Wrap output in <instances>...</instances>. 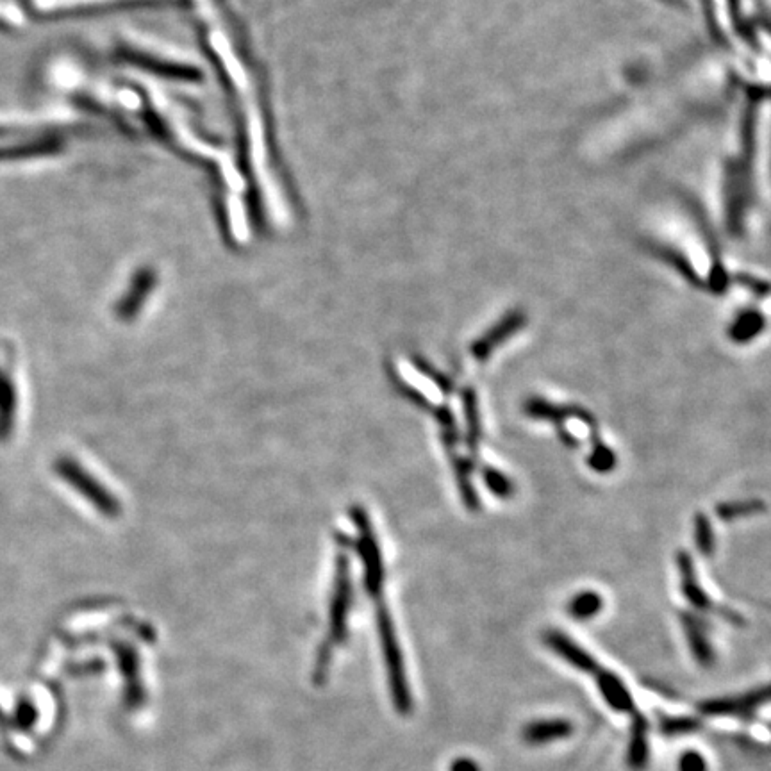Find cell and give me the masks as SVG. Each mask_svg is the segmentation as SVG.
Here are the masks:
<instances>
[{"label": "cell", "mask_w": 771, "mask_h": 771, "mask_svg": "<svg viewBox=\"0 0 771 771\" xmlns=\"http://www.w3.org/2000/svg\"><path fill=\"white\" fill-rule=\"evenodd\" d=\"M54 470L63 481L70 484L79 495H83L97 511L108 516V518H117L122 513V507L117 497H113L102 484H100L92 473L86 472L83 466L79 465L72 457H59L54 463Z\"/></svg>", "instance_id": "obj_1"}, {"label": "cell", "mask_w": 771, "mask_h": 771, "mask_svg": "<svg viewBox=\"0 0 771 771\" xmlns=\"http://www.w3.org/2000/svg\"><path fill=\"white\" fill-rule=\"evenodd\" d=\"M771 688L761 689V691H752L745 697L725 698V700H713L702 705V711L705 714H716V716H729V714H741L752 711L757 705L770 702Z\"/></svg>", "instance_id": "obj_2"}, {"label": "cell", "mask_w": 771, "mask_h": 771, "mask_svg": "<svg viewBox=\"0 0 771 771\" xmlns=\"http://www.w3.org/2000/svg\"><path fill=\"white\" fill-rule=\"evenodd\" d=\"M17 388L2 368H0V441L8 440L17 420Z\"/></svg>", "instance_id": "obj_3"}, {"label": "cell", "mask_w": 771, "mask_h": 771, "mask_svg": "<svg viewBox=\"0 0 771 771\" xmlns=\"http://www.w3.org/2000/svg\"><path fill=\"white\" fill-rule=\"evenodd\" d=\"M547 645L552 650H556L557 654L563 655V659L573 664L575 668H579L581 672L591 673L597 670V663L593 661V657L586 650H582L577 643H573L572 639L566 638L564 634L550 632L547 636Z\"/></svg>", "instance_id": "obj_4"}, {"label": "cell", "mask_w": 771, "mask_h": 771, "mask_svg": "<svg viewBox=\"0 0 771 771\" xmlns=\"http://www.w3.org/2000/svg\"><path fill=\"white\" fill-rule=\"evenodd\" d=\"M598 689L602 691L607 704L611 705L616 711L631 713L632 709H634L631 691L623 684V680L618 679L613 673H598Z\"/></svg>", "instance_id": "obj_5"}, {"label": "cell", "mask_w": 771, "mask_h": 771, "mask_svg": "<svg viewBox=\"0 0 771 771\" xmlns=\"http://www.w3.org/2000/svg\"><path fill=\"white\" fill-rule=\"evenodd\" d=\"M572 730V725L566 720H539L525 727L523 739L531 745H545L570 736Z\"/></svg>", "instance_id": "obj_6"}, {"label": "cell", "mask_w": 771, "mask_h": 771, "mask_svg": "<svg viewBox=\"0 0 771 771\" xmlns=\"http://www.w3.org/2000/svg\"><path fill=\"white\" fill-rule=\"evenodd\" d=\"M150 286H152V279L149 274H140L133 282V288L131 291H127L124 299L120 300V304L117 307L118 318L122 320H133L136 313L140 311L143 300L149 293Z\"/></svg>", "instance_id": "obj_7"}, {"label": "cell", "mask_w": 771, "mask_h": 771, "mask_svg": "<svg viewBox=\"0 0 771 771\" xmlns=\"http://www.w3.org/2000/svg\"><path fill=\"white\" fill-rule=\"evenodd\" d=\"M648 727L643 716H634L632 722L631 741H629V764L634 770H639L647 764L648 759Z\"/></svg>", "instance_id": "obj_8"}, {"label": "cell", "mask_w": 771, "mask_h": 771, "mask_svg": "<svg viewBox=\"0 0 771 771\" xmlns=\"http://www.w3.org/2000/svg\"><path fill=\"white\" fill-rule=\"evenodd\" d=\"M600 609H602V598L598 597L597 593H582L579 597L573 598L570 604V613L579 620L595 616Z\"/></svg>", "instance_id": "obj_9"}, {"label": "cell", "mask_w": 771, "mask_h": 771, "mask_svg": "<svg viewBox=\"0 0 771 771\" xmlns=\"http://www.w3.org/2000/svg\"><path fill=\"white\" fill-rule=\"evenodd\" d=\"M688 634L689 641H691V648H693V652L697 655L698 661H700V663H709V661H711V652H709V647L705 645L704 636H702L697 627H693L691 623H688Z\"/></svg>", "instance_id": "obj_10"}, {"label": "cell", "mask_w": 771, "mask_h": 771, "mask_svg": "<svg viewBox=\"0 0 771 771\" xmlns=\"http://www.w3.org/2000/svg\"><path fill=\"white\" fill-rule=\"evenodd\" d=\"M697 727V720H693V718H666L663 722V730L666 734L693 732Z\"/></svg>", "instance_id": "obj_11"}, {"label": "cell", "mask_w": 771, "mask_h": 771, "mask_svg": "<svg viewBox=\"0 0 771 771\" xmlns=\"http://www.w3.org/2000/svg\"><path fill=\"white\" fill-rule=\"evenodd\" d=\"M680 771H707V763L698 752H686L680 757Z\"/></svg>", "instance_id": "obj_12"}, {"label": "cell", "mask_w": 771, "mask_h": 771, "mask_svg": "<svg viewBox=\"0 0 771 771\" xmlns=\"http://www.w3.org/2000/svg\"><path fill=\"white\" fill-rule=\"evenodd\" d=\"M36 718H38V713H36V709H34L31 702H20V704H18L17 723L22 729L33 727Z\"/></svg>", "instance_id": "obj_13"}, {"label": "cell", "mask_w": 771, "mask_h": 771, "mask_svg": "<svg viewBox=\"0 0 771 771\" xmlns=\"http://www.w3.org/2000/svg\"><path fill=\"white\" fill-rule=\"evenodd\" d=\"M591 457H593V459H591V465L595 466L597 470H609V468L613 466V454H611L609 450H606V448H600V450L595 452Z\"/></svg>", "instance_id": "obj_14"}, {"label": "cell", "mask_w": 771, "mask_h": 771, "mask_svg": "<svg viewBox=\"0 0 771 771\" xmlns=\"http://www.w3.org/2000/svg\"><path fill=\"white\" fill-rule=\"evenodd\" d=\"M488 481H490L491 488L497 491L498 495H506L507 491L511 490L509 482L500 473L493 472V470L488 472Z\"/></svg>", "instance_id": "obj_15"}, {"label": "cell", "mask_w": 771, "mask_h": 771, "mask_svg": "<svg viewBox=\"0 0 771 771\" xmlns=\"http://www.w3.org/2000/svg\"><path fill=\"white\" fill-rule=\"evenodd\" d=\"M456 771H479V768L470 761H461V763L456 764Z\"/></svg>", "instance_id": "obj_16"}]
</instances>
